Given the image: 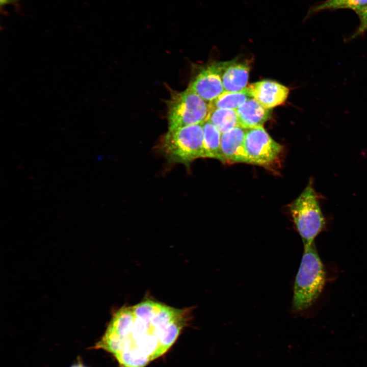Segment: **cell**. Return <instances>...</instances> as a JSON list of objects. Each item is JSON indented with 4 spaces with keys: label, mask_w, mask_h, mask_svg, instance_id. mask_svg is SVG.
<instances>
[{
    "label": "cell",
    "mask_w": 367,
    "mask_h": 367,
    "mask_svg": "<svg viewBox=\"0 0 367 367\" xmlns=\"http://www.w3.org/2000/svg\"><path fill=\"white\" fill-rule=\"evenodd\" d=\"M246 130L238 126L222 134L221 148L225 163H248L245 147Z\"/></svg>",
    "instance_id": "9c48e42d"
},
{
    "label": "cell",
    "mask_w": 367,
    "mask_h": 367,
    "mask_svg": "<svg viewBox=\"0 0 367 367\" xmlns=\"http://www.w3.org/2000/svg\"><path fill=\"white\" fill-rule=\"evenodd\" d=\"M159 147L169 163L189 167L195 160L205 158L202 124L168 129Z\"/></svg>",
    "instance_id": "3957f363"
},
{
    "label": "cell",
    "mask_w": 367,
    "mask_h": 367,
    "mask_svg": "<svg viewBox=\"0 0 367 367\" xmlns=\"http://www.w3.org/2000/svg\"><path fill=\"white\" fill-rule=\"evenodd\" d=\"M71 367H86L82 363L79 362L78 363L75 364Z\"/></svg>",
    "instance_id": "ac0fdd59"
},
{
    "label": "cell",
    "mask_w": 367,
    "mask_h": 367,
    "mask_svg": "<svg viewBox=\"0 0 367 367\" xmlns=\"http://www.w3.org/2000/svg\"><path fill=\"white\" fill-rule=\"evenodd\" d=\"M355 12L358 15L360 25L350 38H354L367 31V4L362 8L356 10Z\"/></svg>",
    "instance_id": "2e32d148"
},
{
    "label": "cell",
    "mask_w": 367,
    "mask_h": 367,
    "mask_svg": "<svg viewBox=\"0 0 367 367\" xmlns=\"http://www.w3.org/2000/svg\"><path fill=\"white\" fill-rule=\"evenodd\" d=\"M205 158L219 160L225 163L221 148V133L208 119L202 124Z\"/></svg>",
    "instance_id": "7c38bea8"
},
{
    "label": "cell",
    "mask_w": 367,
    "mask_h": 367,
    "mask_svg": "<svg viewBox=\"0 0 367 367\" xmlns=\"http://www.w3.org/2000/svg\"><path fill=\"white\" fill-rule=\"evenodd\" d=\"M325 281L324 266L315 244L304 246L294 285L293 310L300 311L310 307L322 293Z\"/></svg>",
    "instance_id": "7a4b0ae2"
},
{
    "label": "cell",
    "mask_w": 367,
    "mask_h": 367,
    "mask_svg": "<svg viewBox=\"0 0 367 367\" xmlns=\"http://www.w3.org/2000/svg\"><path fill=\"white\" fill-rule=\"evenodd\" d=\"M235 111L240 126L246 129L263 126L270 116L269 110L251 97Z\"/></svg>",
    "instance_id": "8fae6325"
},
{
    "label": "cell",
    "mask_w": 367,
    "mask_h": 367,
    "mask_svg": "<svg viewBox=\"0 0 367 367\" xmlns=\"http://www.w3.org/2000/svg\"><path fill=\"white\" fill-rule=\"evenodd\" d=\"M189 315L188 309L151 300L122 307L91 349L112 354L119 367H145L171 348Z\"/></svg>",
    "instance_id": "6da1fadb"
},
{
    "label": "cell",
    "mask_w": 367,
    "mask_h": 367,
    "mask_svg": "<svg viewBox=\"0 0 367 367\" xmlns=\"http://www.w3.org/2000/svg\"><path fill=\"white\" fill-rule=\"evenodd\" d=\"M250 97L246 89L238 92L224 91L210 104L212 109L236 110Z\"/></svg>",
    "instance_id": "5bb4252c"
},
{
    "label": "cell",
    "mask_w": 367,
    "mask_h": 367,
    "mask_svg": "<svg viewBox=\"0 0 367 367\" xmlns=\"http://www.w3.org/2000/svg\"><path fill=\"white\" fill-rule=\"evenodd\" d=\"M221 78L225 91L238 92L247 87L250 68L235 61L221 62Z\"/></svg>",
    "instance_id": "30bf717a"
},
{
    "label": "cell",
    "mask_w": 367,
    "mask_h": 367,
    "mask_svg": "<svg viewBox=\"0 0 367 367\" xmlns=\"http://www.w3.org/2000/svg\"><path fill=\"white\" fill-rule=\"evenodd\" d=\"M290 209L304 246L314 243L315 238L325 228L326 221L311 180L291 203Z\"/></svg>",
    "instance_id": "277c9868"
},
{
    "label": "cell",
    "mask_w": 367,
    "mask_h": 367,
    "mask_svg": "<svg viewBox=\"0 0 367 367\" xmlns=\"http://www.w3.org/2000/svg\"><path fill=\"white\" fill-rule=\"evenodd\" d=\"M167 106L169 130L201 124L208 119L212 110L210 103L189 88L172 93Z\"/></svg>",
    "instance_id": "5b68a950"
},
{
    "label": "cell",
    "mask_w": 367,
    "mask_h": 367,
    "mask_svg": "<svg viewBox=\"0 0 367 367\" xmlns=\"http://www.w3.org/2000/svg\"><path fill=\"white\" fill-rule=\"evenodd\" d=\"M189 88L210 103L224 92L221 78V62L202 69L190 82Z\"/></svg>",
    "instance_id": "52a82bcc"
},
{
    "label": "cell",
    "mask_w": 367,
    "mask_h": 367,
    "mask_svg": "<svg viewBox=\"0 0 367 367\" xmlns=\"http://www.w3.org/2000/svg\"><path fill=\"white\" fill-rule=\"evenodd\" d=\"M246 90L250 97L268 110L284 103L289 93L288 88L269 80L252 83L246 87Z\"/></svg>",
    "instance_id": "ba28073f"
},
{
    "label": "cell",
    "mask_w": 367,
    "mask_h": 367,
    "mask_svg": "<svg viewBox=\"0 0 367 367\" xmlns=\"http://www.w3.org/2000/svg\"><path fill=\"white\" fill-rule=\"evenodd\" d=\"M208 120L221 134L240 126L237 112L234 110L212 109Z\"/></svg>",
    "instance_id": "4fadbf2b"
},
{
    "label": "cell",
    "mask_w": 367,
    "mask_h": 367,
    "mask_svg": "<svg viewBox=\"0 0 367 367\" xmlns=\"http://www.w3.org/2000/svg\"><path fill=\"white\" fill-rule=\"evenodd\" d=\"M245 147L248 163L263 166L275 161L282 149L263 126L247 129Z\"/></svg>",
    "instance_id": "8992f818"
},
{
    "label": "cell",
    "mask_w": 367,
    "mask_h": 367,
    "mask_svg": "<svg viewBox=\"0 0 367 367\" xmlns=\"http://www.w3.org/2000/svg\"><path fill=\"white\" fill-rule=\"evenodd\" d=\"M19 0H0L1 8L8 5H17Z\"/></svg>",
    "instance_id": "e0dca14e"
},
{
    "label": "cell",
    "mask_w": 367,
    "mask_h": 367,
    "mask_svg": "<svg viewBox=\"0 0 367 367\" xmlns=\"http://www.w3.org/2000/svg\"><path fill=\"white\" fill-rule=\"evenodd\" d=\"M367 4V0H326L319 5L310 8L304 20L312 15L324 10L350 9L356 11Z\"/></svg>",
    "instance_id": "9a60e30c"
}]
</instances>
